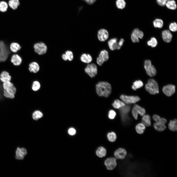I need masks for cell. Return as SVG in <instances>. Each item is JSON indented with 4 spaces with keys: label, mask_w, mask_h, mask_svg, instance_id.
I'll use <instances>...</instances> for the list:
<instances>
[{
    "label": "cell",
    "mask_w": 177,
    "mask_h": 177,
    "mask_svg": "<svg viewBox=\"0 0 177 177\" xmlns=\"http://www.w3.org/2000/svg\"><path fill=\"white\" fill-rule=\"evenodd\" d=\"M96 89L97 94L100 96L108 97L111 91L110 84L106 82H101L96 86Z\"/></svg>",
    "instance_id": "6da1fadb"
},
{
    "label": "cell",
    "mask_w": 177,
    "mask_h": 177,
    "mask_svg": "<svg viewBox=\"0 0 177 177\" xmlns=\"http://www.w3.org/2000/svg\"><path fill=\"white\" fill-rule=\"evenodd\" d=\"M3 95L6 98L13 99L15 97L16 89L13 83L10 81L3 82L2 84Z\"/></svg>",
    "instance_id": "7a4b0ae2"
},
{
    "label": "cell",
    "mask_w": 177,
    "mask_h": 177,
    "mask_svg": "<svg viewBox=\"0 0 177 177\" xmlns=\"http://www.w3.org/2000/svg\"><path fill=\"white\" fill-rule=\"evenodd\" d=\"M145 88L151 94H155L159 92L158 83L153 79L148 80V83L145 85Z\"/></svg>",
    "instance_id": "3957f363"
},
{
    "label": "cell",
    "mask_w": 177,
    "mask_h": 177,
    "mask_svg": "<svg viewBox=\"0 0 177 177\" xmlns=\"http://www.w3.org/2000/svg\"><path fill=\"white\" fill-rule=\"evenodd\" d=\"M10 53L8 47L4 41H0V62H4L7 59Z\"/></svg>",
    "instance_id": "277c9868"
},
{
    "label": "cell",
    "mask_w": 177,
    "mask_h": 177,
    "mask_svg": "<svg viewBox=\"0 0 177 177\" xmlns=\"http://www.w3.org/2000/svg\"><path fill=\"white\" fill-rule=\"evenodd\" d=\"M120 98L124 103L127 104L134 103L140 100L139 97L137 96H129L124 95H121Z\"/></svg>",
    "instance_id": "5b68a950"
},
{
    "label": "cell",
    "mask_w": 177,
    "mask_h": 177,
    "mask_svg": "<svg viewBox=\"0 0 177 177\" xmlns=\"http://www.w3.org/2000/svg\"><path fill=\"white\" fill-rule=\"evenodd\" d=\"M35 52L39 55L44 54L46 53L47 47L46 44L42 42L35 44L34 45Z\"/></svg>",
    "instance_id": "8992f818"
},
{
    "label": "cell",
    "mask_w": 177,
    "mask_h": 177,
    "mask_svg": "<svg viewBox=\"0 0 177 177\" xmlns=\"http://www.w3.org/2000/svg\"><path fill=\"white\" fill-rule=\"evenodd\" d=\"M85 71L91 77H93L97 74V66L95 64L93 63L88 64L85 68Z\"/></svg>",
    "instance_id": "52a82bcc"
},
{
    "label": "cell",
    "mask_w": 177,
    "mask_h": 177,
    "mask_svg": "<svg viewBox=\"0 0 177 177\" xmlns=\"http://www.w3.org/2000/svg\"><path fill=\"white\" fill-rule=\"evenodd\" d=\"M143 32L138 29L136 28L133 31L131 35V38L133 43L139 42V38L142 39L144 36Z\"/></svg>",
    "instance_id": "ba28073f"
},
{
    "label": "cell",
    "mask_w": 177,
    "mask_h": 177,
    "mask_svg": "<svg viewBox=\"0 0 177 177\" xmlns=\"http://www.w3.org/2000/svg\"><path fill=\"white\" fill-rule=\"evenodd\" d=\"M104 164L107 170H112L114 169L117 165L116 159L113 157L108 158L105 161Z\"/></svg>",
    "instance_id": "9c48e42d"
},
{
    "label": "cell",
    "mask_w": 177,
    "mask_h": 177,
    "mask_svg": "<svg viewBox=\"0 0 177 177\" xmlns=\"http://www.w3.org/2000/svg\"><path fill=\"white\" fill-rule=\"evenodd\" d=\"M163 93L166 96H170L174 94L175 91V86L172 84L166 85L164 86L162 89Z\"/></svg>",
    "instance_id": "30bf717a"
},
{
    "label": "cell",
    "mask_w": 177,
    "mask_h": 177,
    "mask_svg": "<svg viewBox=\"0 0 177 177\" xmlns=\"http://www.w3.org/2000/svg\"><path fill=\"white\" fill-rule=\"evenodd\" d=\"M126 150L123 148H119L114 152V156L116 158L118 159H123L127 155Z\"/></svg>",
    "instance_id": "8fae6325"
},
{
    "label": "cell",
    "mask_w": 177,
    "mask_h": 177,
    "mask_svg": "<svg viewBox=\"0 0 177 177\" xmlns=\"http://www.w3.org/2000/svg\"><path fill=\"white\" fill-rule=\"evenodd\" d=\"M120 109V112L122 120L124 121H127L129 118L127 116V114L130 110V106L128 105L125 106V105Z\"/></svg>",
    "instance_id": "7c38bea8"
},
{
    "label": "cell",
    "mask_w": 177,
    "mask_h": 177,
    "mask_svg": "<svg viewBox=\"0 0 177 177\" xmlns=\"http://www.w3.org/2000/svg\"><path fill=\"white\" fill-rule=\"evenodd\" d=\"M27 153V151L25 148L17 147L15 152V158L18 160H23Z\"/></svg>",
    "instance_id": "4fadbf2b"
},
{
    "label": "cell",
    "mask_w": 177,
    "mask_h": 177,
    "mask_svg": "<svg viewBox=\"0 0 177 177\" xmlns=\"http://www.w3.org/2000/svg\"><path fill=\"white\" fill-rule=\"evenodd\" d=\"M108 32L106 29H101L99 30L98 32V38L100 41H104L108 39Z\"/></svg>",
    "instance_id": "5bb4252c"
},
{
    "label": "cell",
    "mask_w": 177,
    "mask_h": 177,
    "mask_svg": "<svg viewBox=\"0 0 177 177\" xmlns=\"http://www.w3.org/2000/svg\"><path fill=\"white\" fill-rule=\"evenodd\" d=\"M162 37L165 42L168 43L171 41L172 35L169 30H165L162 32Z\"/></svg>",
    "instance_id": "9a60e30c"
},
{
    "label": "cell",
    "mask_w": 177,
    "mask_h": 177,
    "mask_svg": "<svg viewBox=\"0 0 177 177\" xmlns=\"http://www.w3.org/2000/svg\"><path fill=\"white\" fill-rule=\"evenodd\" d=\"M11 61L14 65H19L22 62V59L18 54H15L12 55L11 59Z\"/></svg>",
    "instance_id": "2e32d148"
},
{
    "label": "cell",
    "mask_w": 177,
    "mask_h": 177,
    "mask_svg": "<svg viewBox=\"0 0 177 177\" xmlns=\"http://www.w3.org/2000/svg\"><path fill=\"white\" fill-rule=\"evenodd\" d=\"M11 77L9 73L7 71H3L0 74V80L2 82L10 81Z\"/></svg>",
    "instance_id": "e0dca14e"
},
{
    "label": "cell",
    "mask_w": 177,
    "mask_h": 177,
    "mask_svg": "<svg viewBox=\"0 0 177 177\" xmlns=\"http://www.w3.org/2000/svg\"><path fill=\"white\" fill-rule=\"evenodd\" d=\"M29 70L31 72L36 73L39 70L40 66L38 64L35 62H32L29 65Z\"/></svg>",
    "instance_id": "ac0fdd59"
},
{
    "label": "cell",
    "mask_w": 177,
    "mask_h": 177,
    "mask_svg": "<svg viewBox=\"0 0 177 177\" xmlns=\"http://www.w3.org/2000/svg\"><path fill=\"white\" fill-rule=\"evenodd\" d=\"M106 150L105 148L103 147H100L97 149L96 154L98 157L102 158L106 156Z\"/></svg>",
    "instance_id": "d6986e66"
},
{
    "label": "cell",
    "mask_w": 177,
    "mask_h": 177,
    "mask_svg": "<svg viewBox=\"0 0 177 177\" xmlns=\"http://www.w3.org/2000/svg\"><path fill=\"white\" fill-rule=\"evenodd\" d=\"M153 126L155 129L159 132H162L166 128L165 124L159 122H156L153 124Z\"/></svg>",
    "instance_id": "ffe728a7"
},
{
    "label": "cell",
    "mask_w": 177,
    "mask_h": 177,
    "mask_svg": "<svg viewBox=\"0 0 177 177\" xmlns=\"http://www.w3.org/2000/svg\"><path fill=\"white\" fill-rule=\"evenodd\" d=\"M80 59L83 62L89 63L92 61V58L89 54L83 53L81 56Z\"/></svg>",
    "instance_id": "44dd1931"
},
{
    "label": "cell",
    "mask_w": 177,
    "mask_h": 177,
    "mask_svg": "<svg viewBox=\"0 0 177 177\" xmlns=\"http://www.w3.org/2000/svg\"><path fill=\"white\" fill-rule=\"evenodd\" d=\"M141 123L146 126H150L151 123L150 116L148 114L144 115L143 116L142 119Z\"/></svg>",
    "instance_id": "7402d4cb"
},
{
    "label": "cell",
    "mask_w": 177,
    "mask_h": 177,
    "mask_svg": "<svg viewBox=\"0 0 177 177\" xmlns=\"http://www.w3.org/2000/svg\"><path fill=\"white\" fill-rule=\"evenodd\" d=\"M145 129V126L142 123L138 124L135 127L136 132L139 134H143L144 132Z\"/></svg>",
    "instance_id": "603a6c76"
},
{
    "label": "cell",
    "mask_w": 177,
    "mask_h": 177,
    "mask_svg": "<svg viewBox=\"0 0 177 177\" xmlns=\"http://www.w3.org/2000/svg\"><path fill=\"white\" fill-rule=\"evenodd\" d=\"M168 127L171 131L175 132L177 130V121L176 119L171 120L168 124Z\"/></svg>",
    "instance_id": "cb8c5ba5"
},
{
    "label": "cell",
    "mask_w": 177,
    "mask_h": 177,
    "mask_svg": "<svg viewBox=\"0 0 177 177\" xmlns=\"http://www.w3.org/2000/svg\"><path fill=\"white\" fill-rule=\"evenodd\" d=\"M10 48L11 51L13 53H16L20 50L21 47L18 43L13 42L10 44Z\"/></svg>",
    "instance_id": "d4e9b609"
},
{
    "label": "cell",
    "mask_w": 177,
    "mask_h": 177,
    "mask_svg": "<svg viewBox=\"0 0 177 177\" xmlns=\"http://www.w3.org/2000/svg\"><path fill=\"white\" fill-rule=\"evenodd\" d=\"M165 5L168 8L172 10H175L177 7L176 2L174 0H168Z\"/></svg>",
    "instance_id": "484cf974"
},
{
    "label": "cell",
    "mask_w": 177,
    "mask_h": 177,
    "mask_svg": "<svg viewBox=\"0 0 177 177\" xmlns=\"http://www.w3.org/2000/svg\"><path fill=\"white\" fill-rule=\"evenodd\" d=\"M146 70L147 74L150 77L155 76L156 74V69L154 66L152 65Z\"/></svg>",
    "instance_id": "4316f807"
},
{
    "label": "cell",
    "mask_w": 177,
    "mask_h": 177,
    "mask_svg": "<svg viewBox=\"0 0 177 177\" xmlns=\"http://www.w3.org/2000/svg\"><path fill=\"white\" fill-rule=\"evenodd\" d=\"M112 105L116 109H120L125 105V103L123 101L117 99L115 100L112 103Z\"/></svg>",
    "instance_id": "83f0119b"
},
{
    "label": "cell",
    "mask_w": 177,
    "mask_h": 177,
    "mask_svg": "<svg viewBox=\"0 0 177 177\" xmlns=\"http://www.w3.org/2000/svg\"><path fill=\"white\" fill-rule=\"evenodd\" d=\"M133 108L135 109L137 113L138 114H139L141 116H143L146 113V111L145 109L138 105H134Z\"/></svg>",
    "instance_id": "f1b7e54d"
},
{
    "label": "cell",
    "mask_w": 177,
    "mask_h": 177,
    "mask_svg": "<svg viewBox=\"0 0 177 177\" xmlns=\"http://www.w3.org/2000/svg\"><path fill=\"white\" fill-rule=\"evenodd\" d=\"M143 85V83L141 80H136L133 82L132 88L133 89L135 90L137 89L141 88Z\"/></svg>",
    "instance_id": "f546056e"
},
{
    "label": "cell",
    "mask_w": 177,
    "mask_h": 177,
    "mask_svg": "<svg viewBox=\"0 0 177 177\" xmlns=\"http://www.w3.org/2000/svg\"><path fill=\"white\" fill-rule=\"evenodd\" d=\"M99 57L102 58L104 61H106L109 58L108 52L106 50H103L100 52Z\"/></svg>",
    "instance_id": "4dcf8cb0"
},
{
    "label": "cell",
    "mask_w": 177,
    "mask_h": 177,
    "mask_svg": "<svg viewBox=\"0 0 177 177\" xmlns=\"http://www.w3.org/2000/svg\"><path fill=\"white\" fill-rule=\"evenodd\" d=\"M19 0H10L9 2V6L13 9H15L19 5Z\"/></svg>",
    "instance_id": "1f68e13d"
},
{
    "label": "cell",
    "mask_w": 177,
    "mask_h": 177,
    "mask_svg": "<svg viewBox=\"0 0 177 177\" xmlns=\"http://www.w3.org/2000/svg\"><path fill=\"white\" fill-rule=\"evenodd\" d=\"M153 24L155 27L160 28L163 27V22L161 19H156L153 21Z\"/></svg>",
    "instance_id": "d6a6232c"
},
{
    "label": "cell",
    "mask_w": 177,
    "mask_h": 177,
    "mask_svg": "<svg viewBox=\"0 0 177 177\" xmlns=\"http://www.w3.org/2000/svg\"><path fill=\"white\" fill-rule=\"evenodd\" d=\"M152 118L156 122H159L165 124L167 122L165 118H161L159 116L155 114L152 116Z\"/></svg>",
    "instance_id": "836d02e7"
},
{
    "label": "cell",
    "mask_w": 177,
    "mask_h": 177,
    "mask_svg": "<svg viewBox=\"0 0 177 177\" xmlns=\"http://www.w3.org/2000/svg\"><path fill=\"white\" fill-rule=\"evenodd\" d=\"M107 136L108 140L112 142L115 141L117 138L116 134L114 132L108 133L107 134Z\"/></svg>",
    "instance_id": "e575fe53"
},
{
    "label": "cell",
    "mask_w": 177,
    "mask_h": 177,
    "mask_svg": "<svg viewBox=\"0 0 177 177\" xmlns=\"http://www.w3.org/2000/svg\"><path fill=\"white\" fill-rule=\"evenodd\" d=\"M116 5L118 8L122 9L125 7L126 3L124 0H117Z\"/></svg>",
    "instance_id": "d590c367"
},
{
    "label": "cell",
    "mask_w": 177,
    "mask_h": 177,
    "mask_svg": "<svg viewBox=\"0 0 177 177\" xmlns=\"http://www.w3.org/2000/svg\"><path fill=\"white\" fill-rule=\"evenodd\" d=\"M157 39L154 37H152L150 40L148 41L147 42L148 45L152 47H155L157 45Z\"/></svg>",
    "instance_id": "8d00e7d4"
},
{
    "label": "cell",
    "mask_w": 177,
    "mask_h": 177,
    "mask_svg": "<svg viewBox=\"0 0 177 177\" xmlns=\"http://www.w3.org/2000/svg\"><path fill=\"white\" fill-rule=\"evenodd\" d=\"M43 116L42 113L38 110L35 111L33 114L32 117L35 120H37L42 118Z\"/></svg>",
    "instance_id": "74e56055"
},
{
    "label": "cell",
    "mask_w": 177,
    "mask_h": 177,
    "mask_svg": "<svg viewBox=\"0 0 177 177\" xmlns=\"http://www.w3.org/2000/svg\"><path fill=\"white\" fill-rule=\"evenodd\" d=\"M118 39L116 38H112L108 42V44L110 49L111 50H114L113 47L117 41Z\"/></svg>",
    "instance_id": "f35d334b"
},
{
    "label": "cell",
    "mask_w": 177,
    "mask_h": 177,
    "mask_svg": "<svg viewBox=\"0 0 177 177\" xmlns=\"http://www.w3.org/2000/svg\"><path fill=\"white\" fill-rule=\"evenodd\" d=\"M8 4L4 1L0 2V11L1 12H5L6 11L8 8Z\"/></svg>",
    "instance_id": "ab89813d"
},
{
    "label": "cell",
    "mask_w": 177,
    "mask_h": 177,
    "mask_svg": "<svg viewBox=\"0 0 177 177\" xmlns=\"http://www.w3.org/2000/svg\"><path fill=\"white\" fill-rule=\"evenodd\" d=\"M169 30L173 32L176 31L177 30V24L175 22L171 23L169 26Z\"/></svg>",
    "instance_id": "60d3db41"
},
{
    "label": "cell",
    "mask_w": 177,
    "mask_h": 177,
    "mask_svg": "<svg viewBox=\"0 0 177 177\" xmlns=\"http://www.w3.org/2000/svg\"><path fill=\"white\" fill-rule=\"evenodd\" d=\"M40 87V84L39 83L38 81H34L32 84V89L35 91L38 90Z\"/></svg>",
    "instance_id": "b9f144b4"
},
{
    "label": "cell",
    "mask_w": 177,
    "mask_h": 177,
    "mask_svg": "<svg viewBox=\"0 0 177 177\" xmlns=\"http://www.w3.org/2000/svg\"><path fill=\"white\" fill-rule=\"evenodd\" d=\"M65 54L67 57L68 60L70 61H71L73 60L74 56L72 51L69 50L65 52Z\"/></svg>",
    "instance_id": "7bdbcfd3"
},
{
    "label": "cell",
    "mask_w": 177,
    "mask_h": 177,
    "mask_svg": "<svg viewBox=\"0 0 177 177\" xmlns=\"http://www.w3.org/2000/svg\"><path fill=\"white\" fill-rule=\"evenodd\" d=\"M152 65L151 61L149 60H145L144 63V68L146 70Z\"/></svg>",
    "instance_id": "ee69618b"
},
{
    "label": "cell",
    "mask_w": 177,
    "mask_h": 177,
    "mask_svg": "<svg viewBox=\"0 0 177 177\" xmlns=\"http://www.w3.org/2000/svg\"><path fill=\"white\" fill-rule=\"evenodd\" d=\"M116 115L115 112L113 110L109 111L108 113V117L109 118L113 119L114 118Z\"/></svg>",
    "instance_id": "f6af8a7d"
},
{
    "label": "cell",
    "mask_w": 177,
    "mask_h": 177,
    "mask_svg": "<svg viewBox=\"0 0 177 177\" xmlns=\"http://www.w3.org/2000/svg\"><path fill=\"white\" fill-rule=\"evenodd\" d=\"M168 0H156L157 2L160 5L163 6L165 5Z\"/></svg>",
    "instance_id": "bcb514c9"
},
{
    "label": "cell",
    "mask_w": 177,
    "mask_h": 177,
    "mask_svg": "<svg viewBox=\"0 0 177 177\" xmlns=\"http://www.w3.org/2000/svg\"><path fill=\"white\" fill-rule=\"evenodd\" d=\"M3 89L2 84L0 80V100H1L3 99Z\"/></svg>",
    "instance_id": "7dc6e473"
},
{
    "label": "cell",
    "mask_w": 177,
    "mask_h": 177,
    "mask_svg": "<svg viewBox=\"0 0 177 177\" xmlns=\"http://www.w3.org/2000/svg\"><path fill=\"white\" fill-rule=\"evenodd\" d=\"M68 133L70 135H74L76 132L74 128H71L69 129L68 131Z\"/></svg>",
    "instance_id": "c3c4849f"
},
{
    "label": "cell",
    "mask_w": 177,
    "mask_h": 177,
    "mask_svg": "<svg viewBox=\"0 0 177 177\" xmlns=\"http://www.w3.org/2000/svg\"><path fill=\"white\" fill-rule=\"evenodd\" d=\"M132 114L134 119H137L138 118V114L133 107L132 109Z\"/></svg>",
    "instance_id": "681fc988"
},
{
    "label": "cell",
    "mask_w": 177,
    "mask_h": 177,
    "mask_svg": "<svg viewBox=\"0 0 177 177\" xmlns=\"http://www.w3.org/2000/svg\"><path fill=\"white\" fill-rule=\"evenodd\" d=\"M96 62L99 65L101 66L104 63V61L102 58L99 57L97 59Z\"/></svg>",
    "instance_id": "f907efd6"
},
{
    "label": "cell",
    "mask_w": 177,
    "mask_h": 177,
    "mask_svg": "<svg viewBox=\"0 0 177 177\" xmlns=\"http://www.w3.org/2000/svg\"><path fill=\"white\" fill-rule=\"evenodd\" d=\"M85 1L87 3L89 4H93L96 0H83Z\"/></svg>",
    "instance_id": "816d5d0a"
},
{
    "label": "cell",
    "mask_w": 177,
    "mask_h": 177,
    "mask_svg": "<svg viewBox=\"0 0 177 177\" xmlns=\"http://www.w3.org/2000/svg\"><path fill=\"white\" fill-rule=\"evenodd\" d=\"M62 59L65 61L68 60L67 57L65 54H63L62 55Z\"/></svg>",
    "instance_id": "f5cc1de1"
}]
</instances>
